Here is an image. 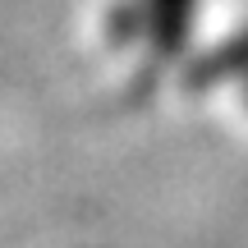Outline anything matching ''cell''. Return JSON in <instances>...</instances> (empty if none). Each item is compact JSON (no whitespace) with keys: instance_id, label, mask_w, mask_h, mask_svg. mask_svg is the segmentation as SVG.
<instances>
[]
</instances>
